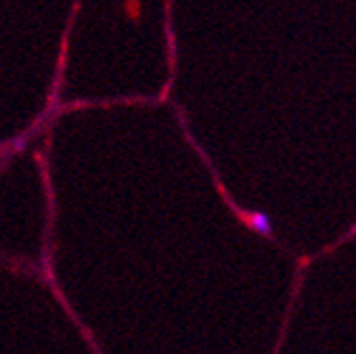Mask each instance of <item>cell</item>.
<instances>
[{"instance_id":"6da1fadb","label":"cell","mask_w":356,"mask_h":354,"mask_svg":"<svg viewBox=\"0 0 356 354\" xmlns=\"http://www.w3.org/2000/svg\"><path fill=\"white\" fill-rule=\"evenodd\" d=\"M248 222H250V226L254 228L257 233L272 235V220L267 214H263V211H254V214H250V216H248Z\"/></svg>"}]
</instances>
